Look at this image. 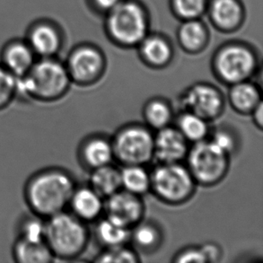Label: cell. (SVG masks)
<instances>
[{"mask_svg":"<svg viewBox=\"0 0 263 263\" xmlns=\"http://www.w3.org/2000/svg\"><path fill=\"white\" fill-rule=\"evenodd\" d=\"M75 189V181L67 172L48 168L37 172L27 181L25 201L32 213L46 219L66 210Z\"/></svg>","mask_w":263,"mask_h":263,"instance_id":"obj_1","label":"cell"},{"mask_svg":"<svg viewBox=\"0 0 263 263\" xmlns=\"http://www.w3.org/2000/svg\"><path fill=\"white\" fill-rule=\"evenodd\" d=\"M71 82L65 62L58 57L40 58L27 75L17 79L16 97L50 103L63 97Z\"/></svg>","mask_w":263,"mask_h":263,"instance_id":"obj_2","label":"cell"},{"mask_svg":"<svg viewBox=\"0 0 263 263\" xmlns=\"http://www.w3.org/2000/svg\"><path fill=\"white\" fill-rule=\"evenodd\" d=\"M149 10L141 0H122L103 16L104 34L118 48L136 49L151 32Z\"/></svg>","mask_w":263,"mask_h":263,"instance_id":"obj_3","label":"cell"},{"mask_svg":"<svg viewBox=\"0 0 263 263\" xmlns=\"http://www.w3.org/2000/svg\"><path fill=\"white\" fill-rule=\"evenodd\" d=\"M256 49L250 43L233 40L221 44L212 57L213 71L222 82L229 85L248 81L259 68Z\"/></svg>","mask_w":263,"mask_h":263,"instance_id":"obj_4","label":"cell"},{"mask_svg":"<svg viewBox=\"0 0 263 263\" xmlns=\"http://www.w3.org/2000/svg\"><path fill=\"white\" fill-rule=\"evenodd\" d=\"M88 232L74 214L61 211L46 218L45 242L54 257L72 259L86 248Z\"/></svg>","mask_w":263,"mask_h":263,"instance_id":"obj_5","label":"cell"},{"mask_svg":"<svg viewBox=\"0 0 263 263\" xmlns=\"http://www.w3.org/2000/svg\"><path fill=\"white\" fill-rule=\"evenodd\" d=\"M188 156V169L195 181L214 185L227 175L229 155L217 147L211 140L195 143Z\"/></svg>","mask_w":263,"mask_h":263,"instance_id":"obj_6","label":"cell"},{"mask_svg":"<svg viewBox=\"0 0 263 263\" xmlns=\"http://www.w3.org/2000/svg\"><path fill=\"white\" fill-rule=\"evenodd\" d=\"M151 177V188L161 199L179 204L191 198L195 180L187 167L180 163L161 164L155 168Z\"/></svg>","mask_w":263,"mask_h":263,"instance_id":"obj_7","label":"cell"},{"mask_svg":"<svg viewBox=\"0 0 263 263\" xmlns=\"http://www.w3.org/2000/svg\"><path fill=\"white\" fill-rule=\"evenodd\" d=\"M106 64V56L103 50L88 42L73 47L65 61L72 82L83 86L98 81L105 72Z\"/></svg>","mask_w":263,"mask_h":263,"instance_id":"obj_8","label":"cell"},{"mask_svg":"<svg viewBox=\"0 0 263 263\" xmlns=\"http://www.w3.org/2000/svg\"><path fill=\"white\" fill-rule=\"evenodd\" d=\"M111 145L114 157L125 165H143L154 157V136L142 126L132 125L122 128Z\"/></svg>","mask_w":263,"mask_h":263,"instance_id":"obj_9","label":"cell"},{"mask_svg":"<svg viewBox=\"0 0 263 263\" xmlns=\"http://www.w3.org/2000/svg\"><path fill=\"white\" fill-rule=\"evenodd\" d=\"M24 38L38 59L58 57L65 44L63 29L50 18L34 20L26 29Z\"/></svg>","mask_w":263,"mask_h":263,"instance_id":"obj_10","label":"cell"},{"mask_svg":"<svg viewBox=\"0 0 263 263\" xmlns=\"http://www.w3.org/2000/svg\"><path fill=\"white\" fill-rule=\"evenodd\" d=\"M181 100L185 110L206 121L216 119L224 110V97L217 87L210 84L193 85L185 91Z\"/></svg>","mask_w":263,"mask_h":263,"instance_id":"obj_11","label":"cell"},{"mask_svg":"<svg viewBox=\"0 0 263 263\" xmlns=\"http://www.w3.org/2000/svg\"><path fill=\"white\" fill-rule=\"evenodd\" d=\"M206 15L214 28L228 34L242 28L246 9L242 0H210Z\"/></svg>","mask_w":263,"mask_h":263,"instance_id":"obj_12","label":"cell"},{"mask_svg":"<svg viewBox=\"0 0 263 263\" xmlns=\"http://www.w3.org/2000/svg\"><path fill=\"white\" fill-rule=\"evenodd\" d=\"M105 211L108 218L132 228L142 219L144 205L139 196L120 190L107 198Z\"/></svg>","mask_w":263,"mask_h":263,"instance_id":"obj_13","label":"cell"},{"mask_svg":"<svg viewBox=\"0 0 263 263\" xmlns=\"http://www.w3.org/2000/svg\"><path fill=\"white\" fill-rule=\"evenodd\" d=\"M37 60L25 38L7 41L0 50V64L17 79L27 75Z\"/></svg>","mask_w":263,"mask_h":263,"instance_id":"obj_14","label":"cell"},{"mask_svg":"<svg viewBox=\"0 0 263 263\" xmlns=\"http://www.w3.org/2000/svg\"><path fill=\"white\" fill-rule=\"evenodd\" d=\"M136 49L143 63L152 68H165L175 57L171 39L162 32H150Z\"/></svg>","mask_w":263,"mask_h":263,"instance_id":"obj_15","label":"cell"},{"mask_svg":"<svg viewBox=\"0 0 263 263\" xmlns=\"http://www.w3.org/2000/svg\"><path fill=\"white\" fill-rule=\"evenodd\" d=\"M188 152V140L177 128L166 126L154 136V157L161 164L180 163Z\"/></svg>","mask_w":263,"mask_h":263,"instance_id":"obj_16","label":"cell"},{"mask_svg":"<svg viewBox=\"0 0 263 263\" xmlns=\"http://www.w3.org/2000/svg\"><path fill=\"white\" fill-rule=\"evenodd\" d=\"M175 36L181 50L191 55H197L206 50L211 38L210 28L202 18L180 22Z\"/></svg>","mask_w":263,"mask_h":263,"instance_id":"obj_17","label":"cell"},{"mask_svg":"<svg viewBox=\"0 0 263 263\" xmlns=\"http://www.w3.org/2000/svg\"><path fill=\"white\" fill-rule=\"evenodd\" d=\"M103 198L92 188L75 189L68 206L76 217L82 221H91L103 211Z\"/></svg>","mask_w":263,"mask_h":263,"instance_id":"obj_18","label":"cell"},{"mask_svg":"<svg viewBox=\"0 0 263 263\" xmlns=\"http://www.w3.org/2000/svg\"><path fill=\"white\" fill-rule=\"evenodd\" d=\"M12 253L18 263H50L55 258L45 241L33 242L16 238Z\"/></svg>","mask_w":263,"mask_h":263,"instance_id":"obj_19","label":"cell"},{"mask_svg":"<svg viewBox=\"0 0 263 263\" xmlns=\"http://www.w3.org/2000/svg\"><path fill=\"white\" fill-rule=\"evenodd\" d=\"M229 102L236 111L251 114L260 103V92L255 85L248 81L232 85Z\"/></svg>","mask_w":263,"mask_h":263,"instance_id":"obj_20","label":"cell"},{"mask_svg":"<svg viewBox=\"0 0 263 263\" xmlns=\"http://www.w3.org/2000/svg\"><path fill=\"white\" fill-rule=\"evenodd\" d=\"M81 157L84 164L92 169L110 164L114 157L112 145L103 138H92L84 143Z\"/></svg>","mask_w":263,"mask_h":263,"instance_id":"obj_21","label":"cell"},{"mask_svg":"<svg viewBox=\"0 0 263 263\" xmlns=\"http://www.w3.org/2000/svg\"><path fill=\"white\" fill-rule=\"evenodd\" d=\"M91 187L102 198H108L121 188V171L110 164L92 169Z\"/></svg>","mask_w":263,"mask_h":263,"instance_id":"obj_22","label":"cell"},{"mask_svg":"<svg viewBox=\"0 0 263 263\" xmlns=\"http://www.w3.org/2000/svg\"><path fill=\"white\" fill-rule=\"evenodd\" d=\"M121 187L135 195L145 194L151 188V177L139 164L125 165L121 171Z\"/></svg>","mask_w":263,"mask_h":263,"instance_id":"obj_23","label":"cell"},{"mask_svg":"<svg viewBox=\"0 0 263 263\" xmlns=\"http://www.w3.org/2000/svg\"><path fill=\"white\" fill-rule=\"evenodd\" d=\"M130 235V228H126L108 217L100 221L96 228L98 241L107 248L124 246Z\"/></svg>","mask_w":263,"mask_h":263,"instance_id":"obj_24","label":"cell"},{"mask_svg":"<svg viewBox=\"0 0 263 263\" xmlns=\"http://www.w3.org/2000/svg\"><path fill=\"white\" fill-rule=\"evenodd\" d=\"M178 129L188 141L199 142L206 139L209 133L208 121L192 112L186 111L178 121Z\"/></svg>","mask_w":263,"mask_h":263,"instance_id":"obj_25","label":"cell"},{"mask_svg":"<svg viewBox=\"0 0 263 263\" xmlns=\"http://www.w3.org/2000/svg\"><path fill=\"white\" fill-rule=\"evenodd\" d=\"M210 0H169L172 14L179 21L200 19L206 15Z\"/></svg>","mask_w":263,"mask_h":263,"instance_id":"obj_26","label":"cell"},{"mask_svg":"<svg viewBox=\"0 0 263 263\" xmlns=\"http://www.w3.org/2000/svg\"><path fill=\"white\" fill-rule=\"evenodd\" d=\"M144 116L151 128L161 129L169 126L173 118V110L166 102L154 99L146 103L144 109Z\"/></svg>","mask_w":263,"mask_h":263,"instance_id":"obj_27","label":"cell"},{"mask_svg":"<svg viewBox=\"0 0 263 263\" xmlns=\"http://www.w3.org/2000/svg\"><path fill=\"white\" fill-rule=\"evenodd\" d=\"M45 229L46 219L32 213L19 221L17 238L33 242L45 241Z\"/></svg>","mask_w":263,"mask_h":263,"instance_id":"obj_28","label":"cell"},{"mask_svg":"<svg viewBox=\"0 0 263 263\" xmlns=\"http://www.w3.org/2000/svg\"><path fill=\"white\" fill-rule=\"evenodd\" d=\"M132 237L136 246L146 252L156 249L161 242L159 229L148 223L136 224Z\"/></svg>","mask_w":263,"mask_h":263,"instance_id":"obj_29","label":"cell"},{"mask_svg":"<svg viewBox=\"0 0 263 263\" xmlns=\"http://www.w3.org/2000/svg\"><path fill=\"white\" fill-rule=\"evenodd\" d=\"M17 78L0 64V110L6 109L16 98Z\"/></svg>","mask_w":263,"mask_h":263,"instance_id":"obj_30","label":"cell"},{"mask_svg":"<svg viewBox=\"0 0 263 263\" xmlns=\"http://www.w3.org/2000/svg\"><path fill=\"white\" fill-rule=\"evenodd\" d=\"M107 249L97 258V261L108 263H135L139 261L136 253L124 246L110 247Z\"/></svg>","mask_w":263,"mask_h":263,"instance_id":"obj_31","label":"cell"},{"mask_svg":"<svg viewBox=\"0 0 263 263\" xmlns=\"http://www.w3.org/2000/svg\"><path fill=\"white\" fill-rule=\"evenodd\" d=\"M211 141L228 155H230L236 146L235 135L226 128H218L214 132Z\"/></svg>","mask_w":263,"mask_h":263,"instance_id":"obj_32","label":"cell"},{"mask_svg":"<svg viewBox=\"0 0 263 263\" xmlns=\"http://www.w3.org/2000/svg\"><path fill=\"white\" fill-rule=\"evenodd\" d=\"M175 261L181 263H204L208 262V259L203 247H192L183 250L181 253H179Z\"/></svg>","mask_w":263,"mask_h":263,"instance_id":"obj_33","label":"cell"},{"mask_svg":"<svg viewBox=\"0 0 263 263\" xmlns=\"http://www.w3.org/2000/svg\"><path fill=\"white\" fill-rule=\"evenodd\" d=\"M85 1L89 10L96 15H100L103 17L107 13H109L111 9H114L118 4L121 3L122 0H85Z\"/></svg>","mask_w":263,"mask_h":263,"instance_id":"obj_34","label":"cell"},{"mask_svg":"<svg viewBox=\"0 0 263 263\" xmlns=\"http://www.w3.org/2000/svg\"><path fill=\"white\" fill-rule=\"evenodd\" d=\"M203 250L206 254L208 262H216L220 258V250L213 243H208L203 246Z\"/></svg>","mask_w":263,"mask_h":263,"instance_id":"obj_35","label":"cell"},{"mask_svg":"<svg viewBox=\"0 0 263 263\" xmlns=\"http://www.w3.org/2000/svg\"><path fill=\"white\" fill-rule=\"evenodd\" d=\"M253 116H254V120L256 121V123L259 128H261L262 126L263 121V110H262V103H260L258 106L255 108V110L253 111Z\"/></svg>","mask_w":263,"mask_h":263,"instance_id":"obj_36","label":"cell"}]
</instances>
